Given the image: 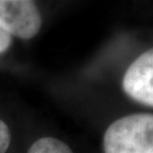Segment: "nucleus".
I'll list each match as a JSON object with an SVG mask.
<instances>
[{
  "mask_svg": "<svg viewBox=\"0 0 153 153\" xmlns=\"http://www.w3.org/2000/svg\"><path fill=\"white\" fill-rule=\"evenodd\" d=\"M104 153H153V114L137 112L121 117L107 128Z\"/></svg>",
  "mask_w": 153,
  "mask_h": 153,
  "instance_id": "f257e3e1",
  "label": "nucleus"
},
{
  "mask_svg": "<svg viewBox=\"0 0 153 153\" xmlns=\"http://www.w3.org/2000/svg\"><path fill=\"white\" fill-rule=\"evenodd\" d=\"M42 18L38 7L28 0H0V28L9 35L31 39L39 33Z\"/></svg>",
  "mask_w": 153,
  "mask_h": 153,
  "instance_id": "f03ea898",
  "label": "nucleus"
},
{
  "mask_svg": "<svg viewBox=\"0 0 153 153\" xmlns=\"http://www.w3.org/2000/svg\"><path fill=\"white\" fill-rule=\"evenodd\" d=\"M123 88L131 100L153 108V48L144 51L128 66Z\"/></svg>",
  "mask_w": 153,
  "mask_h": 153,
  "instance_id": "7ed1b4c3",
  "label": "nucleus"
},
{
  "mask_svg": "<svg viewBox=\"0 0 153 153\" xmlns=\"http://www.w3.org/2000/svg\"><path fill=\"white\" fill-rule=\"evenodd\" d=\"M27 153H74L65 142L55 137H42L32 144Z\"/></svg>",
  "mask_w": 153,
  "mask_h": 153,
  "instance_id": "20e7f679",
  "label": "nucleus"
},
{
  "mask_svg": "<svg viewBox=\"0 0 153 153\" xmlns=\"http://www.w3.org/2000/svg\"><path fill=\"white\" fill-rule=\"evenodd\" d=\"M10 144V131L8 126L0 120V153H6Z\"/></svg>",
  "mask_w": 153,
  "mask_h": 153,
  "instance_id": "39448f33",
  "label": "nucleus"
},
{
  "mask_svg": "<svg viewBox=\"0 0 153 153\" xmlns=\"http://www.w3.org/2000/svg\"><path fill=\"white\" fill-rule=\"evenodd\" d=\"M10 43H11L10 35L0 28V53L5 52L6 50L9 48Z\"/></svg>",
  "mask_w": 153,
  "mask_h": 153,
  "instance_id": "423d86ee",
  "label": "nucleus"
}]
</instances>
